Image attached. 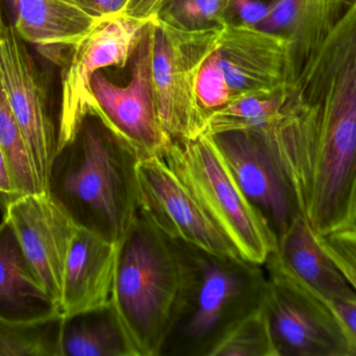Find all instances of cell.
Here are the masks:
<instances>
[{
    "mask_svg": "<svg viewBox=\"0 0 356 356\" xmlns=\"http://www.w3.org/2000/svg\"><path fill=\"white\" fill-rule=\"evenodd\" d=\"M269 10L270 3L265 0H229L226 25L257 27Z\"/></svg>",
    "mask_w": 356,
    "mask_h": 356,
    "instance_id": "obj_28",
    "label": "cell"
},
{
    "mask_svg": "<svg viewBox=\"0 0 356 356\" xmlns=\"http://www.w3.org/2000/svg\"><path fill=\"white\" fill-rule=\"evenodd\" d=\"M286 89L273 93L243 96L211 115L207 121V135L244 129H266L282 112L288 98Z\"/></svg>",
    "mask_w": 356,
    "mask_h": 356,
    "instance_id": "obj_22",
    "label": "cell"
},
{
    "mask_svg": "<svg viewBox=\"0 0 356 356\" xmlns=\"http://www.w3.org/2000/svg\"><path fill=\"white\" fill-rule=\"evenodd\" d=\"M139 153L90 112L58 148L47 194L76 227L118 244L139 212Z\"/></svg>",
    "mask_w": 356,
    "mask_h": 356,
    "instance_id": "obj_2",
    "label": "cell"
},
{
    "mask_svg": "<svg viewBox=\"0 0 356 356\" xmlns=\"http://www.w3.org/2000/svg\"><path fill=\"white\" fill-rule=\"evenodd\" d=\"M218 49L232 102L243 96L288 90V41L282 36L228 24L220 31Z\"/></svg>",
    "mask_w": 356,
    "mask_h": 356,
    "instance_id": "obj_14",
    "label": "cell"
},
{
    "mask_svg": "<svg viewBox=\"0 0 356 356\" xmlns=\"http://www.w3.org/2000/svg\"><path fill=\"white\" fill-rule=\"evenodd\" d=\"M267 133L314 233L356 227V4L289 90Z\"/></svg>",
    "mask_w": 356,
    "mask_h": 356,
    "instance_id": "obj_1",
    "label": "cell"
},
{
    "mask_svg": "<svg viewBox=\"0 0 356 356\" xmlns=\"http://www.w3.org/2000/svg\"><path fill=\"white\" fill-rule=\"evenodd\" d=\"M165 0H129L123 14L139 20L152 21L156 18Z\"/></svg>",
    "mask_w": 356,
    "mask_h": 356,
    "instance_id": "obj_29",
    "label": "cell"
},
{
    "mask_svg": "<svg viewBox=\"0 0 356 356\" xmlns=\"http://www.w3.org/2000/svg\"><path fill=\"white\" fill-rule=\"evenodd\" d=\"M0 84L22 132L38 186L46 192L50 167L58 152V118L52 110L47 77L26 42L4 19L2 0Z\"/></svg>",
    "mask_w": 356,
    "mask_h": 356,
    "instance_id": "obj_8",
    "label": "cell"
},
{
    "mask_svg": "<svg viewBox=\"0 0 356 356\" xmlns=\"http://www.w3.org/2000/svg\"><path fill=\"white\" fill-rule=\"evenodd\" d=\"M8 4L10 24L21 39L35 46L48 61L63 64L99 17L76 0H2Z\"/></svg>",
    "mask_w": 356,
    "mask_h": 356,
    "instance_id": "obj_16",
    "label": "cell"
},
{
    "mask_svg": "<svg viewBox=\"0 0 356 356\" xmlns=\"http://www.w3.org/2000/svg\"><path fill=\"white\" fill-rule=\"evenodd\" d=\"M137 177L139 210L165 235L216 254L241 257L160 155L142 157Z\"/></svg>",
    "mask_w": 356,
    "mask_h": 356,
    "instance_id": "obj_12",
    "label": "cell"
},
{
    "mask_svg": "<svg viewBox=\"0 0 356 356\" xmlns=\"http://www.w3.org/2000/svg\"><path fill=\"white\" fill-rule=\"evenodd\" d=\"M2 219L12 226L42 286L60 309L76 225L47 192L20 196L6 207Z\"/></svg>",
    "mask_w": 356,
    "mask_h": 356,
    "instance_id": "obj_13",
    "label": "cell"
},
{
    "mask_svg": "<svg viewBox=\"0 0 356 356\" xmlns=\"http://www.w3.org/2000/svg\"><path fill=\"white\" fill-rule=\"evenodd\" d=\"M209 136L241 190L280 238L301 215L267 127Z\"/></svg>",
    "mask_w": 356,
    "mask_h": 356,
    "instance_id": "obj_11",
    "label": "cell"
},
{
    "mask_svg": "<svg viewBox=\"0 0 356 356\" xmlns=\"http://www.w3.org/2000/svg\"><path fill=\"white\" fill-rule=\"evenodd\" d=\"M221 31H184L154 19V81L159 121L169 141L198 137L207 118L196 95L199 67Z\"/></svg>",
    "mask_w": 356,
    "mask_h": 356,
    "instance_id": "obj_7",
    "label": "cell"
},
{
    "mask_svg": "<svg viewBox=\"0 0 356 356\" xmlns=\"http://www.w3.org/2000/svg\"><path fill=\"white\" fill-rule=\"evenodd\" d=\"M0 150L19 196L41 194L20 127L0 84Z\"/></svg>",
    "mask_w": 356,
    "mask_h": 356,
    "instance_id": "obj_23",
    "label": "cell"
},
{
    "mask_svg": "<svg viewBox=\"0 0 356 356\" xmlns=\"http://www.w3.org/2000/svg\"><path fill=\"white\" fill-rule=\"evenodd\" d=\"M129 0H91L88 10L96 17L122 13Z\"/></svg>",
    "mask_w": 356,
    "mask_h": 356,
    "instance_id": "obj_31",
    "label": "cell"
},
{
    "mask_svg": "<svg viewBox=\"0 0 356 356\" xmlns=\"http://www.w3.org/2000/svg\"><path fill=\"white\" fill-rule=\"evenodd\" d=\"M196 95L207 121L211 114L232 102V92L222 66L218 45L199 67L196 77Z\"/></svg>",
    "mask_w": 356,
    "mask_h": 356,
    "instance_id": "obj_26",
    "label": "cell"
},
{
    "mask_svg": "<svg viewBox=\"0 0 356 356\" xmlns=\"http://www.w3.org/2000/svg\"><path fill=\"white\" fill-rule=\"evenodd\" d=\"M317 240L356 293V227L317 236Z\"/></svg>",
    "mask_w": 356,
    "mask_h": 356,
    "instance_id": "obj_27",
    "label": "cell"
},
{
    "mask_svg": "<svg viewBox=\"0 0 356 356\" xmlns=\"http://www.w3.org/2000/svg\"><path fill=\"white\" fill-rule=\"evenodd\" d=\"M181 263L177 311L160 356H209L236 323L263 307L264 265L175 240Z\"/></svg>",
    "mask_w": 356,
    "mask_h": 356,
    "instance_id": "obj_3",
    "label": "cell"
},
{
    "mask_svg": "<svg viewBox=\"0 0 356 356\" xmlns=\"http://www.w3.org/2000/svg\"><path fill=\"white\" fill-rule=\"evenodd\" d=\"M148 22L123 13L99 17L91 31L69 50L60 66L58 150L72 139L89 114L94 73L106 67L124 68Z\"/></svg>",
    "mask_w": 356,
    "mask_h": 356,
    "instance_id": "obj_10",
    "label": "cell"
},
{
    "mask_svg": "<svg viewBox=\"0 0 356 356\" xmlns=\"http://www.w3.org/2000/svg\"><path fill=\"white\" fill-rule=\"evenodd\" d=\"M263 309L277 356H356V336L334 305L273 252Z\"/></svg>",
    "mask_w": 356,
    "mask_h": 356,
    "instance_id": "obj_6",
    "label": "cell"
},
{
    "mask_svg": "<svg viewBox=\"0 0 356 356\" xmlns=\"http://www.w3.org/2000/svg\"><path fill=\"white\" fill-rule=\"evenodd\" d=\"M209 356H277L263 307L236 323Z\"/></svg>",
    "mask_w": 356,
    "mask_h": 356,
    "instance_id": "obj_25",
    "label": "cell"
},
{
    "mask_svg": "<svg viewBox=\"0 0 356 356\" xmlns=\"http://www.w3.org/2000/svg\"><path fill=\"white\" fill-rule=\"evenodd\" d=\"M181 276L175 240L139 210L118 242L112 298L136 356H160L177 311Z\"/></svg>",
    "mask_w": 356,
    "mask_h": 356,
    "instance_id": "obj_4",
    "label": "cell"
},
{
    "mask_svg": "<svg viewBox=\"0 0 356 356\" xmlns=\"http://www.w3.org/2000/svg\"><path fill=\"white\" fill-rule=\"evenodd\" d=\"M60 314L25 256L12 226L0 223V318L33 322ZM62 315V314H60Z\"/></svg>",
    "mask_w": 356,
    "mask_h": 356,
    "instance_id": "obj_18",
    "label": "cell"
},
{
    "mask_svg": "<svg viewBox=\"0 0 356 356\" xmlns=\"http://www.w3.org/2000/svg\"><path fill=\"white\" fill-rule=\"evenodd\" d=\"M154 45V19L144 27L131 56V77L127 86H117L102 70L91 79L90 112L97 114L141 157L162 154L170 144L159 121Z\"/></svg>",
    "mask_w": 356,
    "mask_h": 356,
    "instance_id": "obj_9",
    "label": "cell"
},
{
    "mask_svg": "<svg viewBox=\"0 0 356 356\" xmlns=\"http://www.w3.org/2000/svg\"><path fill=\"white\" fill-rule=\"evenodd\" d=\"M229 0H165L156 20L184 31H221Z\"/></svg>",
    "mask_w": 356,
    "mask_h": 356,
    "instance_id": "obj_24",
    "label": "cell"
},
{
    "mask_svg": "<svg viewBox=\"0 0 356 356\" xmlns=\"http://www.w3.org/2000/svg\"><path fill=\"white\" fill-rule=\"evenodd\" d=\"M64 321L60 314L33 322L0 318V356H64Z\"/></svg>",
    "mask_w": 356,
    "mask_h": 356,
    "instance_id": "obj_21",
    "label": "cell"
},
{
    "mask_svg": "<svg viewBox=\"0 0 356 356\" xmlns=\"http://www.w3.org/2000/svg\"><path fill=\"white\" fill-rule=\"evenodd\" d=\"M339 316L356 336V296L340 302L332 303Z\"/></svg>",
    "mask_w": 356,
    "mask_h": 356,
    "instance_id": "obj_32",
    "label": "cell"
},
{
    "mask_svg": "<svg viewBox=\"0 0 356 356\" xmlns=\"http://www.w3.org/2000/svg\"><path fill=\"white\" fill-rule=\"evenodd\" d=\"M20 198L15 189L3 153L0 150V209L2 212L10 203Z\"/></svg>",
    "mask_w": 356,
    "mask_h": 356,
    "instance_id": "obj_30",
    "label": "cell"
},
{
    "mask_svg": "<svg viewBox=\"0 0 356 356\" xmlns=\"http://www.w3.org/2000/svg\"><path fill=\"white\" fill-rule=\"evenodd\" d=\"M356 0H273L257 29L288 41L286 88L290 90Z\"/></svg>",
    "mask_w": 356,
    "mask_h": 356,
    "instance_id": "obj_15",
    "label": "cell"
},
{
    "mask_svg": "<svg viewBox=\"0 0 356 356\" xmlns=\"http://www.w3.org/2000/svg\"><path fill=\"white\" fill-rule=\"evenodd\" d=\"M118 244L77 227L65 268L60 311L64 317L112 303Z\"/></svg>",
    "mask_w": 356,
    "mask_h": 356,
    "instance_id": "obj_17",
    "label": "cell"
},
{
    "mask_svg": "<svg viewBox=\"0 0 356 356\" xmlns=\"http://www.w3.org/2000/svg\"><path fill=\"white\" fill-rule=\"evenodd\" d=\"M77 2H79V4H81V6H83V8H86V10H88V8H89L90 2H91V0H76Z\"/></svg>",
    "mask_w": 356,
    "mask_h": 356,
    "instance_id": "obj_33",
    "label": "cell"
},
{
    "mask_svg": "<svg viewBox=\"0 0 356 356\" xmlns=\"http://www.w3.org/2000/svg\"><path fill=\"white\" fill-rule=\"evenodd\" d=\"M274 253L297 277L330 303L356 296L355 290L301 215L277 238Z\"/></svg>",
    "mask_w": 356,
    "mask_h": 356,
    "instance_id": "obj_19",
    "label": "cell"
},
{
    "mask_svg": "<svg viewBox=\"0 0 356 356\" xmlns=\"http://www.w3.org/2000/svg\"><path fill=\"white\" fill-rule=\"evenodd\" d=\"M64 356H136L112 303L65 317Z\"/></svg>",
    "mask_w": 356,
    "mask_h": 356,
    "instance_id": "obj_20",
    "label": "cell"
},
{
    "mask_svg": "<svg viewBox=\"0 0 356 356\" xmlns=\"http://www.w3.org/2000/svg\"><path fill=\"white\" fill-rule=\"evenodd\" d=\"M160 156L240 256L265 265L277 238L241 190L211 136L171 141Z\"/></svg>",
    "mask_w": 356,
    "mask_h": 356,
    "instance_id": "obj_5",
    "label": "cell"
}]
</instances>
